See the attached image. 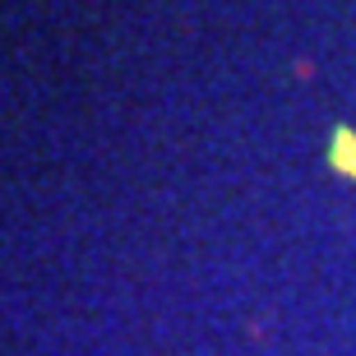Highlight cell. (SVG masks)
Instances as JSON below:
<instances>
[{
	"label": "cell",
	"instance_id": "1",
	"mask_svg": "<svg viewBox=\"0 0 356 356\" xmlns=\"http://www.w3.org/2000/svg\"><path fill=\"white\" fill-rule=\"evenodd\" d=\"M333 167H343V172H352L356 176V139H352V130H338L333 134Z\"/></svg>",
	"mask_w": 356,
	"mask_h": 356
}]
</instances>
